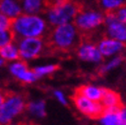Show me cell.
I'll use <instances>...</instances> for the list:
<instances>
[{
  "mask_svg": "<svg viewBox=\"0 0 126 125\" xmlns=\"http://www.w3.org/2000/svg\"><path fill=\"white\" fill-rule=\"evenodd\" d=\"M46 21L38 14L23 13L14 18L11 30L15 35V39L25 37H41L46 31Z\"/></svg>",
  "mask_w": 126,
  "mask_h": 125,
  "instance_id": "1",
  "label": "cell"
},
{
  "mask_svg": "<svg viewBox=\"0 0 126 125\" xmlns=\"http://www.w3.org/2000/svg\"><path fill=\"white\" fill-rule=\"evenodd\" d=\"M4 101L0 106V124L11 123L14 118L26 109V102L23 96L10 91H4Z\"/></svg>",
  "mask_w": 126,
  "mask_h": 125,
  "instance_id": "2",
  "label": "cell"
},
{
  "mask_svg": "<svg viewBox=\"0 0 126 125\" xmlns=\"http://www.w3.org/2000/svg\"><path fill=\"white\" fill-rule=\"evenodd\" d=\"M78 38V28L72 22L55 26L51 33V43L54 47L65 50L76 43Z\"/></svg>",
  "mask_w": 126,
  "mask_h": 125,
  "instance_id": "3",
  "label": "cell"
},
{
  "mask_svg": "<svg viewBox=\"0 0 126 125\" xmlns=\"http://www.w3.org/2000/svg\"><path fill=\"white\" fill-rule=\"evenodd\" d=\"M78 13L77 6L72 2L65 1L61 5L48 8L47 10V21L53 26L72 22Z\"/></svg>",
  "mask_w": 126,
  "mask_h": 125,
  "instance_id": "4",
  "label": "cell"
},
{
  "mask_svg": "<svg viewBox=\"0 0 126 125\" xmlns=\"http://www.w3.org/2000/svg\"><path fill=\"white\" fill-rule=\"evenodd\" d=\"M105 15L97 10H84L78 12L74 19V24L81 31H91L104 23Z\"/></svg>",
  "mask_w": 126,
  "mask_h": 125,
  "instance_id": "5",
  "label": "cell"
},
{
  "mask_svg": "<svg viewBox=\"0 0 126 125\" xmlns=\"http://www.w3.org/2000/svg\"><path fill=\"white\" fill-rule=\"evenodd\" d=\"M73 102L77 110L86 117L98 119L104 111V107L100 101H95L76 92L73 96Z\"/></svg>",
  "mask_w": 126,
  "mask_h": 125,
  "instance_id": "6",
  "label": "cell"
},
{
  "mask_svg": "<svg viewBox=\"0 0 126 125\" xmlns=\"http://www.w3.org/2000/svg\"><path fill=\"white\" fill-rule=\"evenodd\" d=\"M44 48L41 37H25L18 42L20 58L23 60H31L37 58Z\"/></svg>",
  "mask_w": 126,
  "mask_h": 125,
  "instance_id": "7",
  "label": "cell"
},
{
  "mask_svg": "<svg viewBox=\"0 0 126 125\" xmlns=\"http://www.w3.org/2000/svg\"><path fill=\"white\" fill-rule=\"evenodd\" d=\"M104 24L106 26V33L108 37L126 42V23L120 21L115 12H107Z\"/></svg>",
  "mask_w": 126,
  "mask_h": 125,
  "instance_id": "8",
  "label": "cell"
},
{
  "mask_svg": "<svg viewBox=\"0 0 126 125\" xmlns=\"http://www.w3.org/2000/svg\"><path fill=\"white\" fill-rule=\"evenodd\" d=\"M77 56L80 60L84 62H90V63H100L103 58L98 45L89 42L79 45L77 49Z\"/></svg>",
  "mask_w": 126,
  "mask_h": 125,
  "instance_id": "9",
  "label": "cell"
},
{
  "mask_svg": "<svg viewBox=\"0 0 126 125\" xmlns=\"http://www.w3.org/2000/svg\"><path fill=\"white\" fill-rule=\"evenodd\" d=\"M98 48L103 57H110L120 53L124 49V43L111 37H107L98 43Z\"/></svg>",
  "mask_w": 126,
  "mask_h": 125,
  "instance_id": "10",
  "label": "cell"
},
{
  "mask_svg": "<svg viewBox=\"0 0 126 125\" xmlns=\"http://www.w3.org/2000/svg\"><path fill=\"white\" fill-rule=\"evenodd\" d=\"M0 12L14 19L22 13V6L17 0H1L0 1Z\"/></svg>",
  "mask_w": 126,
  "mask_h": 125,
  "instance_id": "11",
  "label": "cell"
},
{
  "mask_svg": "<svg viewBox=\"0 0 126 125\" xmlns=\"http://www.w3.org/2000/svg\"><path fill=\"white\" fill-rule=\"evenodd\" d=\"M119 108L104 109V111L98 118L99 123L102 125H121Z\"/></svg>",
  "mask_w": 126,
  "mask_h": 125,
  "instance_id": "12",
  "label": "cell"
},
{
  "mask_svg": "<svg viewBox=\"0 0 126 125\" xmlns=\"http://www.w3.org/2000/svg\"><path fill=\"white\" fill-rule=\"evenodd\" d=\"M100 102L102 103L104 109L119 108L121 106L120 96L116 92L112 90H108L106 88H104V92H103V95H102Z\"/></svg>",
  "mask_w": 126,
  "mask_h": 125,
  "instance_id": "13",
  "label": "cell"
},
{
  "mask_svg": "<svg viewBox=\"0 0 126 125\" xmlns=\"http://www.w3.org/2000/svg\"><path fill=\"white\" fill-rule=\"evenodd\" d=\"M76 92L86 96L89 99L100 101L103 95V92H104V88L96 86V85H83L78 88Z\"/></svg>",
  "mask_w": 126,
  "mask_h": 125,
  "instance_id": "14",
  "label": "cell"
},
{
  "mask_svg": "<svg viewBox=\"0 0 126 125\" xmlns=\"http://www.w3.org/2000/svg\"><path fill=\"white\" fill-rule=\"evenodd\" d=\"M27 112L35 118L42 119L46 116V103L44 100H35L26 104Z\"/></svg>",
  "mask_w": 126,
  "mask_h": 125,
  "instance_id": "15",
  "label": "cell"
},
{
  "mask_svg": "<svg viewBox=\"0 0 126 125\" xmlns=\"http://www.w3.org/2000/svg\"><path fill=\"white\" fill-rule=\"evenodd\" d=\"M0 56H1L3 59L8 60V61L18 60L20 58L18 46L12 42L4 45L3 47L0 48Z\"/></svg>",
  "mask_w": 126,
  "mask_h": 125,
  "instance_id": "16",
  "label": "cell"
},
{
  "mask_svg": "<svg viewBox=\"0 0 126 125\" xmlns=\"http://www.w3.org/2000/svg\"><path fill=\"white\" fill-rule=\"evenodd\" d=\"M43 0H23L22 11L28 14H38L43 8Z\"/></svg>",
  "mask_w": 126,
  "mask_h": 125,
  "instance_id": "17",
  "label": "cell"
},
{
  "mask_svg": "<svg viewBox=\"0 0 126 125\" xmlns=\"http://www.w3.org/2000/svg\"><path fill=\"white\" fill-rule=\"evenodd\" d=\"M99 3L104 11L115 12L124 5L125 0H99Z\"/></svg>",
  "mask_w": 126,
  "mask_h": 125,
  "instance_id": "18",
  "label": "cell"
},
{
  "mask_svg": "<svg viewBox=\"0 0 126 125\" xmlns=\"http://www.w3.org/2000/svg\"><path fill=\"white\" fill-rule=\"evenodd\" d=\"M122 62H123V57L122 56H114L110 60H108L105 64H103L100 67L99 71H100L101 74H105L107 72H110L111 70L119 67L122 64Z\"/></svg>",
  "mask_w": 126,
  "mask_h": 125,
  "instance_id": "19",
  "label": "cell"
},
{
  "mask_svg": "<svg viewBox=\"0 0 126 125\" xmlns=\"http://www.w3.org/2000/svg\"><path fill=\"white\" fill-rule=\"evenodd\" d=\"M57 69V66L55 64H47V65H42V66H38L35 67L33 69V71L35 72V74L37 75L38 78L50 75L52 73H54Z\"/></svg>",
  "mask_w": 126,
  "mask_h": 125,
  "instance_id": "20",
  "label": "cell"
},
{
  "mask_svg": "<svg viewBox=\"0 0 126 125\" xmlns=\"http://www.w3.org/2000/svg\"><path fill=\"white\" fill-rule=\"evenodd\" d=\"M15 40V35L11 29H0V48Z\"/></svg>",
  "mask_w": 126,
  "mask_h": 125,
  "instance_id": "21",
  "label": "cell"
},
{
  "mask_svg": "<svg viewBox=\"0 0 126 125\" xmlns=\"http://www.w3.org/2000/svg\"><path fill=\"white\" fill-rule=\"evenodd\" d=\"M17 79L22 82V83H26V84H30V83H33L35 82L37 79H38V77L37 75L35 74V72L33 70H30V69H27L26 71L22 72L21 74H19L17 77Z\"/></svg>",
  "mask_w": 126,
  "mask_h": 125,
  "instance_id": "22",
  "label": "cell"
},
{
  "mask_svg": "<svg viewBox=\"0 0 126 125\" xmlns=\"http://www.w3.org/2000/svg\"><path fill=\"white\" fill-rule=\"evenodd\" d=\"M27 69H29V68H28L25 61H16V62H14L13 64H11V66H10V72L15 77H17L19 74L26 71Z\"/></svg>",
  "mask_w": 126,
  "mask_h": 125,
  "instance_id": "23",
  "label": "cell"
},
{
  "mask_svg": "<svg viewBox=\"0 0 126 125\" xmlns=\"http://www.w3.org/2000/svg\"><path fill=\"white\" fill-rule=\"evenodd\" d=\"M13 19L0 12V29H11Z\"/></svg>",
  "mask_w": 126,
  "mask_h": 125,
  "instance_id": "24",
  "label": "cell"
},
{
  "mask_svg": "<svg viewBox=\"0 0 126 125\" xmlns=\"http://www.w3.org/2000/svg\"><path fill=\"white\" fill-rule=\"evenodd\" d=\"M53 96L55 97V99L62 105L66 106L68 104V99L66 97V95L64 94V92L61 90H54L53 91Z\"/></svg>",
  "mask_w": 126,
  "mask_h": 125,
  "instance_id": "25",
  "label": "cell"
},
{
  "mask_svg": "<svg viewBox=\"0 0 126 125\" xmlns=\"http://www.w3.org/2000/svg\"><path fill=\"white\" fill-rule=\"evenodd\" d=\"M115 14L120 21L126 23V6H122L119 9H117L115 11Z\"/></svg>",
  "mask_w": 126,
  "mask_h": 125,
  "instance_id": "26",
  "label": "cell"
},
{
  "mask_svg": "<svg viewBox=\"0 0 126 125\" xmlns=\"http://www.w3.org/2000/svg\"><path fill=\"white\" fill-rule=\"evenodd\" d=\"M66 0H44V5L47 8H51V7H55V6L61 5Z\"/></svg>",
  "mask_w": 126,
  "mask_h": 125,
  "instance_id": "27",
  "label": "cell"
},
{
  "mask_svg": "<svg viewBox=\"0 0 126 125\" xmlns=\"http://www.w3.org/2000/svg\"><path fill=\"white\" fill-rule=\"evenodd\" d=\"M119 114H120V119H121V125H126V107L120 106Z\"/></svg>",
  "mask_w": 126,
  "mask_h": 125,
  "instance_id": "28",
  "label": "cell"
},
{
  "mask_svg": "<svg viewBox=\"0 0 126 125\" xmlns=\"http://www.w3.org/2000/svg\"><path fill=\"white\" fill-rule=\"evenodd\" d=\"M4 98H5V95H4V91L0 89V106L2 105L3 101H4Z\"/></svg>",
  "mask_w": 126,
  "mask_h": 125,
  "instance_id": "29",
  "label": "cell"
},
{
  "mask_svg": "<svg viewBox=\"0 0 126 125\" xmlns=\"http://www.w3.org/2000/svg\"><path fill=\"white\" fill-rule=\"evenodd\" d=\"M2 64H3V60H2V59H0V66H1Z\"/></svg>",
  "mask_w": 126,
  "mask_h": 125,
  "instance_id": "30",
  "label": "cell"
},
{
  "mask_svg": "<svg viewBox=\"0 0 126 125\" xmlns=\"http://www.w3.org/2000/svg\"><path fill=\"white\" fill-rule=\"evenodd\" d=\"M0 1H1V0H0Z\"/></svg>",
  "mask_w": 126,
  "mask_h": 125,
  "instance_id": "31",
  "label": "cell"
}]
</instances>
